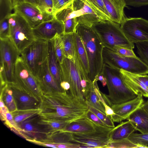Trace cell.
<instances>
[{
    "mask_svg": "<svg viewBox=\"0 0 148 148\" xmlns=\"http://www.w3.org/2000/svg\"><path fill=\"white\" fill-rule=\"evenodd\" d=\"M39 108V119L67 123L85 117L89 110L85 100L73 97L69 90L43 93Z\"/></svg>",
    "mask_w": 148,
    "mask_h": 148,
    "instance_id": "1",
    "label": "cell"
},
{
    "mask_svg": "<svg viewBox=\"0 0 148 148\" xmlns=\"http://www.w3.org/2000/svg\"><path fill=\"white\" fill-rule=\"evenodd\" d=\"M76 32L83 41L89 62L88 77L90 81L92 82L102 70L103 65L102 53L104 46L92 27L78 24Z\"/></svg>",
    "mask_w": 148,
    "mask_h": 148,
    "instance_id": "2",
    "label": "cell"
},
{
    "mask_svg": "<svg viewBox=\"0 0 148 148\" xmlns=\"http://www.w3.org/2000/svg\"><path fill=\"white\" fill-rule=\"evenodd\" d=\"M120 70L103 63L101 72L106 79L109 94L101 93L105 102L110 107L133 99L137 96L125 84Z\"/></svg>",
    "mask_w": 148,
    "mask_h": 148,
    "instance_id": "3",
    "label": "cell"
},
{
    "mask_svg": "<svg viewBox=\"0 0 148 148\" xmlns=\"http://www.w3.org/2000/svg\"><path fill=\"white\" fill-rule=\"evenodd\" d=\"M120 25L110 21H102L94 24L92 27L98 35L104 47L113 50L116 47L132 49L134 43L131 42L122 30Z\"/></svg>",
    "mask_w": 148,
    "mask_h": 148,
    "instance_id": "4",
    "label": "cell"
},
{
    "mask_svg": "<svg viewBox=\"0 0 148 148\" xmlns=\"http://www.w3.org/2000/svg\"><path fill=\"white\" fill-rule=\"evenodd\" d=\"M20 55L15 65L14 82L11 83L17 89L40 101L42 91L36 77Z\"/></svg>",
    "mask_w": 148,
    "mask_h": 148,
    "instance_id": "5",
    "label": "cell"
},
{
    "mask_svg": "<svg viewBox=\"0 0 148 148\" xmlns=\"http://www.w3.org/2000/svg\"><path fill=\"white\" fill-rule=\"evenodd\" d=\"M0 87L14 81L16 60L20 54L10 38H0Z\"/></svg>",
    "mask_w": 148,
    "mask_h": 148,
    "instance_id": "6",
    "label": "cell"
},
{
    "mask_svg": "<svg viewBox=\"0 0 148 148\" xmlns=\"http://www.w3.org/2000/svg\"><path fill=\"white\" fill-rule=\"evenodd\" d=\"M8 17L9 38L21 53L36 40L32 29L24 18L15 12L11 13Z\"/></svg>",
    "mask_w": 148,
    "mask_h": 148,
    "instance_id": "7",
    "label": "cell"
},
{
    "mask_svg": "<svg viewBox=\"0 0 148 148\" xmlns=\"http://www.w3.org/2000/svg\"><path fill=\"white\" fill-rule=\"evenodd\" d=\"M102 57L103 63L111 67L136 74H148V66L138 57L124 56L104 47Z\"/></svg>",
    "mask_w": 148,
    "mask_h": 148,
    "instance_id": "8",
    "label": "cell"
},
{
    "mask_svg": "<svg viewBox=\"0 0 148 148\" xmlns=\"http://www.w3.org/2000/svg\"><path fill=\"white\" fill-rule=\"evenodd\" d=\"M48 41L36 40L20 54L29 68L36 77L48 56Z\"/></svg>",
    "mask_w": 148,
    "mask_h": 148,
    "instance_id": "9",
    "label": "cell"
},
{
    "mask_svg": "<svg viewBox=\"0 0 148 148\" xmlns=\"http://www.w3.org/2000/svg\"><path fill=\"white\" fill-rule=\"evenodd\" d=\"M60 68L62 80L67 82L70 84V94L74 97L85 100L81 85L82 79L75 63L65 58L60 64Z\"/></svg>",
    "mask_w": 148,
    "mask_h": 148,
    "instance_id": "10",
    "label": "cell"
},
{
    "mask_svg": "<svg viewBox=\"0 0 148 148\" xmlns=\"http://www.w3.org/2000/svg\"><path fill=\"white\" fill-rule=\"evenodd\" d=\"M113 128L105 127L88 133H71V142L90 148H105L111 142L110 134Z\"/></svg>",
    "mask_w": 148,
    "mask_h": 148,
    "instance_id": "11",
    "label": "cell"
},
{
    "mask_svg": "<svg viewBox=\"0 0 148 148\" xmlns=\"http://www.w3.org/2000/svg\"><path fill=\"white\" fill-rule=\"evenodd\" d=\"M121 28L132 42L148 41V21L142 18L126 17Z\"/></svg>",
    "mask_w": 148,
    "mask_h": 148,
    "instance_id": "12",
    "label": "cell"
},
{
    "mask_svg": "<svg viewBox=\"0 0 148 148\" xmlns=\"http://www.w3.org/2000/svg\"><path fill=\"white\" fill-rule=\"evenodd\" d=\"M26 21L32 29L54 17L41 9L38 6L24 3L15 6L13 9Z\"/></svg>",
    "mask_w": 148,
    "mask_h": 148,
    "instance_id": "13",
    "label": "cell"
},
{
    "mask_svg": "<svg viewBox=\"0 0 148 148\" xmlns=\"http://www.w3.org/2000/svg\"><path fill=\"white\" fill-rule=\"evenodd\" d=\"M143 96L141 94L137 95L134 99L127 102L110 107L114 112L111 116L114 122L121 123L127 119L134 112L141 106L144 102Z\"/></svg>",
    "mask_w": 148,
    "mask_h": 148,
    "instance_id": "14",
    "label": "cell"
},
{
    "mask_svg": "<svg viewBox=\"0 0 148 148\" xmlns=\"http://www.w3.org/2000/svg\"><path fill=\"white\" fill-rule=\"evenodd\" d=\"M32 29L36 39L47 41L52 40L57 34L61 35L64 34L63 23L54 17Z\"/></svg>",
    "mask_w": 148,
    "mask_h": 148,
    "instance_id": "15",
    "label": "cell"
},
{
    "mask_svg": "<svg viewBox=\"0 0 148 148\" xmlns=\"http://www.w3.org/2000/svg\"><path fill=\"white\" fill-rule=\"evenodd\" d=\"M73 3L66 8L57 12L54 15V18L63 23L64 34L76 32V28L78 24L77 18L82 15L81 10L74 8Z\"/></svg>",
    "mask_w": 148,
    "mask_h": 148,
    "instance_id": "16",
    "label": "cell"
},
{
    "mask_svg": "<svg viewBox=\"0 0 148 148\" xmlns=\"http://www.w3.org/2000/svg\"><path fill=\"white\" fill-rule=\"evenodd\" d=\"M73 34L75 53V63L82 79L87 82H92L88 77L89 71V62L83 41L76 32Z\"/></svg>",
    "mask_w": 148,
    "mask_h": 148,
    "instance_id": "17",
    "label": "cell"
},
{
    "mask_svg": "<svg viewBox=\"0 0 148 148\" xmlns=\"http://www.w3.org/2000/svg\"><path fill=\"white\" fill-rule=\"evenodd\" d=\"M36 77L43 93L63 90L50 73L47 59L44 63Z\"/></svg>",
    "mask_w": 148,
    "mask_h": 148,
    "instance_id": "18",
    "label": "cell"
},
{
    "mask_svg": "<svg viewBox=\"0 0 148 148\" xmlns=\"http://www.w3.org/2000/svg\"><path fill=\"white\" fill-rule=\"evenodd\" d=\"M120 71L125 84L137 95L141 94L148 98V88L144 82L143 75L133 74L122 69Z\"/></svg>",
    "mask_w": 148,
    "mask_h": 148,
    "instance_id": "19",
    "label": "cell"
},
{
    "mask_svg": "<svg viewBox=\"0 0 148 148\" xmlns=\"http://www.w3.org/2000/svg\"><path fill=\"white\" fill-rule=\"evenodd\" d=\"M38 115L29 118L18 124L23 130L24 138L41 140L45 138L46 135L37 123Z\"/></svg>",
    "mask_w": 148,
    "mask_h": 148,
    "instance_id": "20",
    "label": "cell"
},
{
    "mask_svg": "<svg viewBox=\"0 0 148 148\" xmlns=\"http://www.w3.org/2000/svg\"><path fill=\"white\" fill-rule=\"evenodd\" d=\"M106 127L98 125L85 117L68 124L60 132L84 133L95 131Z\"/></svg>",
    "mask_w": 148,
    "mask_h": 148,
    "instance_id": "21",
    "label": "cell"
},
{
    "mask_svg": "<svg viewBox=\"0 0 148 148\" xmlns=\"http://www.w3.org/2000/svg\"><path fill=\"white\" fill-rule=\"evenodd\" d=\"M11 89L17 109L39 108L40 101L15 88L11 83H7Z\"/></svg>",
    "mask_w": 148,
    "mask_h": 148,
    "instance_id": "22",
    "label": "cell"
},
{
    "mask_svg": "<svg viewBox=\"0 0 148 148\" xmlns=\"http://www.w3.org/2000/svg\"><path fill=\"white\" fill-rule=\"evenodd\" d=\"M112 21L121 25L126 17L124 11L125 0H103Z\"/></svg>",
    "mask_w": 148,
    "mask_h": 148,
    "instance_id": "23",
    "label": "cell"
},
{
    "mask_svg": "<svg viewBox=\"0 0 148 148\" xmlns=\"http://www.w3.org/2000/svg\"><path fill=\"white\" fill-rule=\"evenodd\" d=\"M73 4L82 12V15L77 18L78 24L92 27L95 23L102 21L92 9L82 0H75Z\"/></svg>",
    "mask_w": 148,
    "mask_h": 148,
    "instance_id": "24",
    "label": "cell"
},
{
    "mask_svg": "<svg viewBox=\"0 0 148 148\" xmlns=\"http://www.w3.org/2000/svg\"><path fill=\"white\" fill-rule=\"evenodd\" d=\"M127 119L132 123L136 131L142 134H148V112L143 105L132 114Z\"/></svg>",
    "mask_w": 148,
    "mask_h": 148,
    "instance_id": "25",
    "label": "cell"
},
{
    "mask_svg": "<svg viewBox=\"0 0 148 148\" xmlns=\"http://www.w3.org/2000/svg\"><path fill=\"white\" fill-rule=\"evenodd\" d=\"M47 59L49 70L58 84L60 86V84L62 80L60 70V64L55 53L53 39L48 41Z\"/></svg>",
    "mask_w": 148,
    "mask_h": 148,
    "instance_id": "26",
    "label": "cell"
},
{
    "mask_svg": "<svg viewBox=\"0 0 148 148\" xmlns=\"http://www.w3.org/2000/svg\"><path fill=\"white\" fill-rule=\"evenodd\" d=\"M136 131L135 127L130 121L121 122L113 128L110 134L111 141L128 138Z\"/></svg>",
    "mask_w": 148,
    "mask_h": 148,
    "instance_id": "27",
    "label": "cell"
},
{
    "mask_svg": "<svg viewBox=\"0 0 148 148\" xmlns=\"http://www.w3.org/2000/svg\"><path fill=\"white\" fill-rule=\"evenodd\" d=\"M37 123L46 136L62 130L69 123L38 118Z\"/></svg>",
    "mask_w": 148,
    "mask_h": 148,
    "instance_id": "28",
    "label": "cell"
},
{
    "mask_svg": "<svg viewBox=\"0 0 148 148\" xmlns=\"http://www.w3.org/2000/svg\"><path fill=\"white\" fill-rule=\"evenodd\" d=\"M82 0L92 9L101 21H112L103 0Z\"/></svg>",
    "mask_w": 148,
    "mask_h": 148,
    "instance_id": "29",
    "label": "cell"
},
{
    "mask_svg": "<svg viewBox=\"0 0 148 148\" xmlns=\"http://www.w3.org/2000/svg\"><path fill=\"white\" fill-rule=\"evenodd\" d=\"M61 36L63 41L65 58L75 62V53L73 33L63 34Z\"/></svg>",
    "mask_w": 148,
    "mask_h": 148,
    "instance_id": "30",
    "label": "cell"
},
{
    "mask_svg": "<svg viewBox=\"0 0 148 148\" xmlns=\"http://www.w3.org/2000/svg\"><path fill=\"white\" fill-rule=\"evenodd\" d=\"M0 99H2L10 112L17 109L12 95V91L7 83L0 87Z\"/></svg>",
    "mask_w": 148,
    "mask_h": 148,
    "instance_id": "31",
    "label": "cell"
},
{
    "mask_svg": "<svg viewBox=\"0 0 148 148\" xmlns=\"http://www.w3.org/2000/svg\"><path fill=\"white\" fill-rule=\"evenodd\" d=\"M39 108L29 109H16L11 112L16 123L18 124L29 118L38 115Z\"/></svg>",
    "mask_w": 148,
    "mask_h": 148,
    "instance_id": "32",
    "label": "cell"
},
{
    "mask_svg": "<svg viewBox=\"0 0 148 148\" xmlns=\"http://www.w3.org/2000/svg\"><path fill=\"white\" fill-rule=\"evenodd\" d=\"M85 99L86 102L97 110L105 114L104 108L99 100L94 89L93 83L91 82L90 85Z\"/></svg>",
    "mask_w": 148,
    "mask_h": 148,
    "instance_id": "33",
    "label": "cell"
},
{
    "mask_svg": "<svg viewBox=\"0 0 148 148\" xmlns=\"http://www.w3.org/2000/svg\"><path fill=\"white\" fill-rule=\"evenodd\" d=\"M55 53L60 64L62 63L65 58L64 44L61 35L57 34L53 39Z\"/></svg>",
    "mask_w": 148,
    "mask_h": 148,
    "instance_id": "34",
    "label": "cell"
},
{
    "mask_svg": "<svg viewBox=\"0 0 148 148\" xmlns=\"http://www.w3.org/2000/svg\"><path fill=\"white\" fill-rule=\"evenodd\" d=\"M105 148H141V147L139 145L133 143L127 138L111 141Z\"/></svg>",
    "mask_w": 148,
    "mask_h": 148,
    "instance_id": "35",
    "label": "cell"
},
{
    "mask_svg": "<svg viewBox=\"0 0 148 148\" xmlns=\"http://www.w3.org/2000/svg\"><path fill=\"white\" fill-rule=\"evenodd\" d=\"M4 124L17 134L24 138L23 130L14 120L11 112L9 111L6 114L5 120L4 121Z\"/></svg>",
    "mask_w": 148,
    "mask_h": 148,
    "instance_id": "36",
    "label": "cell"
},
{
    "mask_svg": "<svg viewBox=\"0 0 148 148\" xmlns=\"http://www.w3.org/2000/svg\"><path fill=\"white\" fill-rule=\"evenodd\" d=\"M136 45L139 58L148 66V41L137 42Z\"/></svg>",
    "mask_w": 148,
    "mask_h": 148,
    "instance_id": "37",
    "label": "cell"
},
{
    "mask_svg": "<svg viewBox=\"0 0 148 148\" xmlns=\"http://www.w3.org/2000/svg\"><path fill=\"white\" fill-rule=\"evenodd\" d=\"M89 110L94 113L107 126L110 128L114 127V122L111 119V116L107 115L87 103Z\"/></svg>",
    "mask_w": 148,
    "mask_h": 148,
    "instance_id": "38",
    "label": "cell"
},
{
    "mask_svg": "<svg viewBox=\"0 0 148 148\" xmlns=\"http://www.w3.org/2000/svg\"><path fill=\"white\" fill-rule=\"evenodd\" d=\"M0 21V38H9L10 26L8 16Z\"/></svg>",
    "mask_w": 148,
    "mask_h": 148,
    "instance_id": "39",
    "label": "cell"
},
{
    "mask_svg": "<svg viewBox=\"0 0 148 148\" xmlns=\"http://www.w3.org/2000/svg\"><path fill=\"white\" fill-rule=\"evenodd\" d=\"M112 51L124 56L130 57H137L133 49L128 48L116 47Z\"/></svg>",
    "mask_w": 148,
    "mask_h": 148,
    "instance_id": "40",
    "label": "cell"
},
{
    "mask_svg": "<svg viewBox=\"0 0 148 148\" xmlns=\"http://www.w3.org/2000/svg\"><path fill=\"white\" fill-rule=\"evenodd\" d=\"M38 6L47 13L53 15L52 0H39Z\"/></svg>",
    "mask_w": 148,
    "mask_h": 148,
    "instance_id": "41",
    "label": "cell"
},
{
    "mask_svg": "<svg viewBox=\"0 0 148 148\" xmlns=\"http://www.w3.org/2000/svg\"><path fill=\"white\" fill-rule=\"evenodd\" d=\"M52 1L53 12V16L57 12L70 5L66 3L64 0H52Z\"/></svg>",
    "mask_w": 148,
    "mask_h": 148,
    "instance_id": "42",
    "label": "cell"
},
{
    "mask_svg": "<svg viewBox=\"0 0 148 148\" xmlns=\"http://www.w3.org/2000/svg\"><path fill=\"white\" fill-rule=\"evenodd\" d=\"M86 117L90 119L98 125L103 127H110L102 121L94 113L89 110L87 112Z\"/></svg>",
    "mask_w": 148,
    "mask_h": 148,
    "instance_id": "43",
    "label": "cell"
},
{
    "mask_svg": "<svg viewBox=\"0 0 148 148\" xmlns=\"http://www.w3.org/2000/svg\"><path fill=\"white\" fill-rule=\"evenodd\" d=\"M126 5L138 7L148 5V0H125Z\"/></svg>",
    "mask_w": 148,
    "mask_h": 148,
    "instance_id": "44",
    "label": "cell"
},
{
    "mask_svg": "<svg viewBox=\"0 0 148 148\" xmlns=\"http://www.w3.org/2000/svg\"><path fill=\"white\" fill-rule=\"evenodd\" d=\"M9 111L4 103L2 99H0V116L1 120L5 121L6 118V114Z\"/></svg>",
    "mask_w": 148,
    "mask_h": 148,
    "instance_id": "45",
    "label": "cell"
},
{
    "mask_svg": "<svg viewBox=\"0 0 148 148\" xmlns=\"http://www.w3.org/2000/svg\"><path fill=\"white\" fill-rule=\"evenodd\" d=\"M27 3L38 6L39 0H12V8L17 5L20 4Z\"/></svg>",
    "mask_w": 148,
    "mask_h": 148,
    "instance_id": "46",
    "label": "cell"
},
{
    "mask_svg": "<svg viewBox=\"0 0 148 148\" xmlns=\"http://www.w3.org/2000/svg\"><path fill=\"white\" fill-rule=\"evenodd\" d=\"M95 79L97 82L98 81L101 82L103 87L105 86L107 84L106 79L102 72L98 74Z\"/></svg>",
    "mask_w": 148,
    "mask_h": 148,
    "instance_id": "47",
    "label": "cell"
},
{
    "mask_svg": "<svg viewBox=\"0 0 148 148\" xmlns=\"http://www.w3.org/2000/svg\"><path fill=\"white\" fill-rule=\"evenodd\" d=\"M60 87L63 90L68 91L70 88L69 83L67 82L62 81L60 84Z\"/></svg>",
    "mask_w": 148,
    "mask_h": 148,
    "instance_id": "48",
    "label": "cell"
},
{
    "mask_svg": "<svg viewBox=\"0 0 148 148\" xmlns=\"http://www.w3.org/2000/svg\"><path fill=\"white\" fill-rule=\"evenodd\" d=\"M143 107L148 112V99L146 102H144L143 105Z\"/></svg>",
    "mask_w": 148,
    "mask_h": 148,
    "instance_id": "49",
    "label": "cell"
},
{
    "mask_svg": "<svg viewBox=\"0 0 148 148\" xmlns=\"http://www.w3.org/2000/svg\"><path fill=\"white\" fill-rule=\"evenodd\" d=\"M65 2L69 5L71 4L75 0H64Z\"/></svg>",
    "mask_w": 148,
    "mask_h": 148,
    "instance_id": "50",
    "label": "cell"
}]
</instances>
